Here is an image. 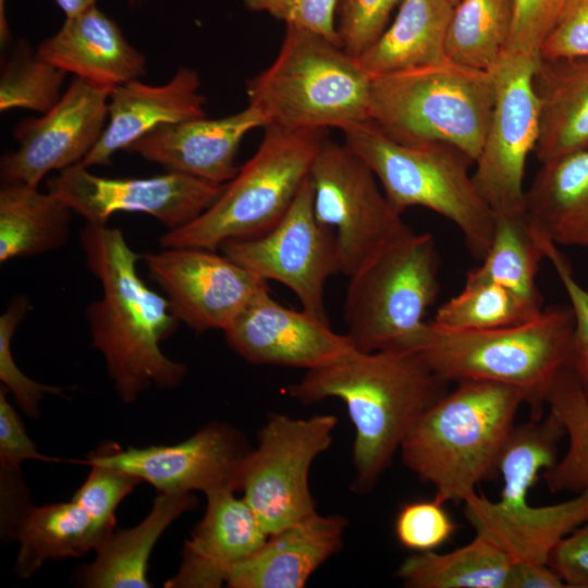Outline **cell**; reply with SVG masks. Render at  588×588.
<instances>
[{
  "mask_svg": "<svg viewBox=\"0 0 588 588\" xmlns=\"http://www.w3.org/2000/svg\"><path fill=\"white\" fill-rule=\"evenodd\" d=\"M254 156L220 196L189 223L160 237V246L217 250L226 241L260 235L284 216L327 136V130L266 126Z\"/></svg>",
  "mask_w": 588,
  "mask_h": 588,
  "instance_id": "ba28073f",
  "label": "cell"
},
{
  "mask_svg": "<svg viewBox=\"0 0 588 588\" xmlns=\"http://www.w3.org/2000/svg\"><path fill=\"white\" fill-rule=\"evenodd\" d=\"M451 2V4L454 7L458 3L460 0H449Z\"/></svg>",
  "mask_w": 588,
  "mask_h": 588,
  "instance_id": "816d5d0a",
  "label": "cell"
},
{
  "mask_svg": "<svg viewBox=\"0 0 588 588\" xmlns=\"http://www.w3.org/2000/svg\"><path fill=\"white\" fill-rule=\"evenodd\" d=\"M79 243L88 270L102 287L101 298L85 309L91 347L102 354L118 395L132 403L151 385H180L186 365L169 358L160 344L181 322L168 298L140 278L142 256L120 229L108 225L86 223Z\"/></svg>",
  "mask_w": 588,
  "mask_h": 588,
  "instance_id": "6da1fadb",
  "label": "cell"
},
{
  "mask_svg": "<svg viewBox=\"0 0 588 588\" xmlns=\"http://www.w3.org/2000/svg\"><path fill=\"white\" fill-rule=\"evenodd\" d=\"M347 520L317 512L269 535L264 546L235 564L225 584L231 588H302L343 546Z\"/></svg>",
  "mask_w": 588,
  "mask_h": 588,
  "instance_id": "603a6c76",
  "label": "cell"
},
{
  "mask_svg": "<svg viewBox=\"0 0 588 588\" xmlns=\"http://www.w3.org/2000/svg\"><path fill=\"white\" fill-rule=\"evenodd\" d=\"M61 8L65 17L76 16L95 7L96 0H54Z\"/></svg>",
  "mask_w": 588,
  "mask_h": 588,
  "instance_id": "681fc988",
  "label": "cell"
},
{
  "mask_svg": "<svg viewBox=\"0 0 588 588\" xmlns=\"http://www.w3.org/2000/svg\"><path fill=\"white\" fill-rule=\"evenodd\" d=\"M538 236L546 258L552 264L566 292L574 315V329L565 367L574 375L588 400V290L575 279L571 265L558 249V245L539 233Z\"/></svg>",
  "mask_w": 588,
  "mask_h": 588,
  "instance_id": "f35d334b",
  "label": "cell"
},
{
  "mask_svg": "<svg viewBox=\"0 0 588 588\" xmlns=\"http://www.w3.org/2000/svg\"><path fill=\"white\" fill-rule=\"evenodd\" d=\"M148 275L180 320L196 332L224 331L267 281L225 255L197 247L146 253Z\"/></svg>",
  "mask_w": 588,
  "mask_h": 588,
  "instance_id": "2e32d148",
  "label": "cell"
},
{
  "mask_svg": "<svg viewBox=\"0 0 588 588\" xmlns=\"http://www.w3.org/2000/svg\"><path fill=\"white\" fill-rule=\"evenodd\" d=\"M345 144L372 170L400 215L411 207L428 208L453 222L470 254L482 259L494 229V215L469 174L475 161L444 143L405 145L371 122L343 132Z\"/></svg>",
  "mask_w": 588,
  "mask_h": 588,
  "instance_id": "52a82bcc",
  "label": "cell"
},
{
  "mask_svg": "<svg viewBox=\"0 0 588 588\" xmlns=\"http://www.w3.org/2000/svg\"><path fill=\"white\" fill-rule=\"evenodd\" d=\"M73 210L38 187L2 184L0 188V262L62 247L70 235Z\"/></svg>",
  "mask_w": 588,
  "mask_h": 588,
  "instance_id": "f546056e",
  "label": "cell"
},
{
  "mask_svg": "<svg viewBox=\"0 0 588 588\" xmlns=\"http://www.w3.org/2000/svg\"><path fill=\"white\" fill-rule=\"evenodd\" d=\"M539 56L504 51L493 68L495 98L473 181L493 213L526 212L525 166L539 134L532 86Z\"/></svg>",
  "mask_w": 588,
  "mask_h": 588,
  "instance_id": "7c38bea8",
  "label": "cell"
},
{
  "mask_svg": "<svg viewBox=\"0 0 588 588\" xmlns=\"http://www.w3.org/2000/svg\"><path fill=\"white\" fill-rule=\"evenodd\" d=\"M525 403L513 385L458 381L411 429L400 448L402 461L434 487V500L463 503L499 474L500 454Z\"/></svg>",
  "mask_w": 588,
  "mask_h": 588,
  "instance_id": "3957f363",
  "label": "cell"
},
{
  "mask_svg": "<svg viewBox=\"0 0 588 588\" xmlns=\"http://www.w3.org/2000/svg\"><path fill=\"white\" fill-rule=\"evenodd\" d=\"M568 0H512L513 17L504 51L539 56Z\"/></svg>",
  "mask_w": 588,
  "mask_h": 588,
  "instance_id": "ee69618b",
  "label": "cell"
},
{
  "mask_svg": "<svg viewBox=\"0 0 588 588\" xmlns=\"http://www.w3.org/2000/svg\"><path fill=\"white\" fill-rule=\"evenodd\" d=\"M493 215L490 247L466 280L498 283L542 306L536 278L546 256L536 229L526 212Z\"/></svg>",
  "mask_w": 588,
  "mask_h": 588,
  "instance_id": "1f68e13d",
  "label": "cell"
},
{
  "mask_svg": "<svg viewBox=\"0 0 588 588\" xmlns=\"http://www.w3.org/2000/svg\"><path fill=\"white\" fill-rule=\"evenodd\" d=\"M418 352L353 350L309 369L286 393L302 404L342 400L355 427L352 489H373L418 419L448 392Z\"/></svg>",
  "mask_w": 588,
  "mask_h": 588,
  "instance_id": "7a4b0ae2",
  "label": "cell"
},
{
  "mask_svg": "<svg viewBox=\"0 0 588 588\" xmlns=\"http://www.w3.org/2000/svg\"><path fill=\"white\" fill-rule=\"evenodd\" d=\"M542 310L503 285L466 280L464 289L437 309L432 322L448 329H493L527 322Z\"/></svg>",
  "mask_w": 588,
  "mask_h": 588,
  "instance_id": "d590c367",
  "label": "cell"
},
{
  "mask_svg": "<svg viewBox=\"0 0 588 588\" xmlns=\"http://www.w3.org/2000/svg\"><path fill=\"white\" fill-rule=\"evenodd\" d=\"M507 588H566L548 564L514 562Z\"/></svg>",
  "mask_w": 588,
  "mask_h": 588,
  "instance_id": "c3c4849f",
  "label": "cell"
},
{
  "mask_svg": "<svg viewBox=\"0 0 588 588\" xmlns=\"http://www.w3.org/2000/svg\"><path fill=\"white\" fill-rule=\"evenodd\" d=\"M548 565L566 588H588V519L553 548Z\"/></svg>",
  "mask_w": 588,
  "mask_h": 588,
  "instance_id": "7dc6e473",
  "label": "cell"
},
{
  "mask_svg": "<svg viewBox=\"0 0 588 588\" xmlns=\"http://www.w3.org/2000/svg\"><path fill=\"white\" fill-rule=\"evenodd\" d=\"M309 177L316 218L334 234L339 273L350 278L409 229L380 191L372 170L345 143L326 137Z\"/></svg>",
  "mask_w": 588,
  "mask_h": 588,
  "instance_id": "30bf717a",
  "label": "cell"
},
{
  "mask_svg": "<svg viewBox=\"0 0 588 588\" xmlns=\"http://www.w3.org/2000/svg\"><path fill=\"white\" fill-rule=\"evenodd\" d=\"M456 528L443 503L434 499L404 504L394 524L399 542L416 552L434 551L451 539Z\"/></svg>",
  "mask_w": 588,
  "mask_h": 588,
  "instance_id": "ab89813d",
  "label": "cell"
},
{
  "mask_svg": "<svg viewBox=\"0 0 588 588\" xmlns=\"http://www.w3.org/2000/svg\"><path fill=\"white\" fill-rule=\"evenodd\" d=\"M222 254L260 278L287 286L303 309L328 322L323 292L328 278L339 273L333 231L314 211L309 175L284 216L267 232L221 244Z\"/></svg>",
  "mask_w": 588,
  "mask_h": 588,
  "instance_id": "4fadbf2b",
  "label": "cell"
},
{
  "mask_svg": "<svg viewBox=\"0 0 588 588\" xmlns=\"http://www.w3.org/2000/svg\"><path fill=\"white\" fill-rule=\"evenodd\" d=\"M243 2L253 12H266L284 22L285 26L311 32L341 46L335 24L340 0H243Z\"/></svg>",
  "mask_w": 588,
  "mask_h": 588,
  "instance_id": "7bdbcfd3",
  "label": "cell"
},
{
  "mask_svg": "<svg viewBox=\"0 0 588 588\" xmlns=\"http://www.w3.org/2000/svg\"><path fill=\"white\" fill-rule=\"evenodd\" d=\"M466 519L513 562L548 564L553 548L588 519V489L546 506L505 504L477 492L464 502Z\"/></svg>",
  "mask_w": 588,
  "mask_h": 588,
  "instance_id": "7402d4cb",
  "label": "cell"
},
{
  "mask_svg": "<svg viewBox=\"0 0 588 588\" xmlns=\"http://www.w3.org/2000/svg\"><path fill=\"white\" fill-rule=\"evenodd\" d=\"M449 0H403L392 24L359 56L373 78L446 60Z\"/></svg>",
  "mask_w": 588,
  "mask_h": 588,
  "instance_id": "f1b7e54d",
  "label": "cell"
},
{
  "mask_svg": "<svg viewBox=\"0 0 588 588\" xmlns=\"http://www.w3.org/2000/svg\"><path fill=\"white\" fill-rule=\"evenodd\" d=\"M234 490L207 493L204 517L185 541L180 567L166 588H218L230 569L259 550L269 535Z\"/></svg>",
  "mask_w": 588,
  "mask_h": 588,
  "instance_id": "ffe728a7",
  "label": "cell"
},
{
  "mask_svg": "<svg viewBox=\"0 0 588 588\" xmlns=\"http://www.w3.org/2000/svg\"><path fill=\"white\" fill-rule=\"evenodd\" d=\"M196 70L182 66L164 85L138 79L112 88L108 124L95 147L79 162L84 168L108 166L112 156L159 125L206 117V97L199 93Z\"/></svg>",
  "mask_w": 588,
  "mask_h": 588,
  "instance_id": "44dd1931",
  "label": "cell"
},
{
  "mask_svg": "<svg viewBox=\"0 0 588 588\" xmlns=\"http://www.w3.org/2000/svg\"><path fill=\"white\" fill-rule=\"evenodd\" d=\"M5 0H0V42L1 48H4L10 40V30L8 26V21L5 17Z\"/></svg>",
  "mask_w": 588,
  "mask_h": 588,
  "instance_id": "f907efd6",
  "label": "cell"
},
{
  "mask_svg": "<svg viewBox=\"0 0 588 588\" xmlns=\"http://www.w3.org/2000/svg\"><path fill=\"white\" fill-rule=\"evenodd\" d=\"M270 124L255 105L234 114L192 119L157 126L125 151L179 172L216 184H226L237 173L235 157L244 136Z\"/></svg>",
  "mask_w": 588,
  "mask_h": 588,
  "instance_id": "d6986e66",
  "label": "cell"
},
{
  "mask_svg": "<svg viewBox=\"0 0 588 588\" xmlns=\"http://www.w3.org/2000/svg\"><path fill=\"white\" fill-rule=\"evenodd\" d=\"M372 77L356 57L311 32L286 26L278 57L246 83L248 103L291 131L370 122ZM269 124V125H270Z\"/></svg>",
  "mask_w": 588,
  "mask_h": 588,
  "instance_id": "277c9868",
  "label": "cell"
},
{
  "mask_svg": "<svg viewBox=\"0 0 588 588\" xmlns=\"http://www.w3.org/2000/svg\"><path fill=\"white\" fill-rule=\"evenodd\" d=\"M224 185L171 171L150 177H103L79 163L47 181L48 192L66 203L86 223L107 225L115 212H140L156 218L169 231L203 213Z\"/></svg>",
  "mask_w": 588,
  "mask_h": 588,
  "instance_id": "5bb4252c",
  "label": "cell"
},
{
  "mask_svg": "<svg viewBox=\"0 0 588 588\" xmlns=\"http://www.w3.org/2000/svg\"><path fill=\"white\" fill-rule=\"evenodd\" d=\"M36 53L42 60L91 84L114 88L146 72L144 54L119 25L95 7L73 16Z\"/></svg>",
  "mask_w": 588,
  "mask_h": 588,
  "instance_id": "cb8c5ba5",
  "label": "cell"
},
{
  "mask_svg": "<svg viewBox=\"0 0 588 588\" xmlns=\"http://www.w3.org/2000/svg\"><path fill=\"white\" fill-rule=\"evenodd\" d=\"M513 560L493 541L476 534L451 552H417L399 566L408 588H507Z\"/></svg>",
  "mask_w": 588,
  "mask_h": 588,
  "instance_id": "4dcf8cb0",
  "label": "cell"
},
{
  "mask_svg": "<svg viewBox=\"0 0 588 588\" xmlns=\"http://www.w3.org/2000/svg\"><path fill=\"white\" fill-rule=\"evenodd\" d=\"M494 98L492 72L446 59L373 77L370 122L397 143H444L476 161Z\"/></svg>",
  "mask_w": 588,
  "mask_h": 588,
  "instance_id": "8992f818",
  "label": "cell"
},
{
  "mask_svg": "<svg viewBox=\"0 0 588 588\" xmlns=\"http://www.w3.org/2000/svg\"><path fill=\"white\" fill-rule=\"evenodd\" d=\"M512 17V0H460L446 32V59L491 72L506 48Z\"/></svg>",
  "mask_w": 588,
  "mask_h": 588,
  "instance_id": "d6a6232c",
  "label": "cell"
},
{
  "mask_svg": "<svg viewBox=\"0 0 588 588\" xmlns=\"http://www.w3.org/2000/svg\"><path fill=\"white\" fill-rule=\"evenodd\" d=\"M235 428L211 422L188 439L170 445L122 449L99 445L85 465L102 464L152 485L159 492L238 490L243 466L250 452Z\"/></svg>",
  "mask_w": 588,
  "mask_h": 588,
  "instance_id": "9a60e30c",
  "label": "cell"
},
{
  "mask_svg": "<svg viewBox=\"0 0 588 588\" xmlns=\"http://www.w3.org/2000/svg\"><path fill=\"white\" fill-rule=\"evenodd\" d=\"M532 86L539 100L535 155L544 163L588 147V58L539 56Z\"/></svg>",
  "mask_w": 588,
  "mask_h": 588,
  "instance_id": "d4e9b609",
  "label": "cell"
},
{
  "mask_svg": "<svg viewBox=\"0 0 588 588\" xmlns=\"http://www.w3.org/2000/svg\"><path fill=\"white\" fill-rule=\"evenodd\" d=\"M2 530L20 544L15 572L21 578L32 576L46 561L78 558L97 550L114 532L72 500L28 504Z\"/></svg>",
  "mask_w": 588,
  "mask_h": 588,
  "instance_id": "484cf974",
  "label": "cell"
},
{
  "mask_svg": "<svg viewBox=\"0 0 588 588\" xmlns=\"http://www.w3.org/2000/svg\"><path fill=\"white\" fill-rule=\"evenodd\" d=\"M573 329L572 308L563 305L527 322L493 329H448L427 321L417 352L449 383L488 380L518 388L530 419H540L548 390L566 364Z\"/></svg>",
  "mask_w": 588,
  "mask_h": 588,
  "instance_id": "5b68a950",
  "label": "cell"
},
{
  "mask_svg": "<svg viewBox=\"0 0 588 588\" xmlns=\"http://www.w3.org/2000/svg\"><path fill=\"white\" fill-rule=\"evenodd\" d=\"M66 72L42 60L24 42L2 66L0 111L27 109L46 113L61 99Z\"/></svg>",
  "mask_w": 588,
  "mask_h": 588,
  "instance_id": "8d00e7d4",
  "label": "cell"
},
{
  "mask_svg": "<svg viewBox=\"0 0 588 588\" xmlns=\"http://www.w3.org/2000/svg\"><path fill=\"white\" fill-rule=\"evenodd\" d=\"M403 0H340L338 34L342 48L359 57L387 28L392 11Z\"/></svg>",
  "mask_w": 588,
  "mask_h": 588,
  "instance_id": "b9f144b4",
  "label": "cell"
},
{
  "mask_svg": "<svg viewBox=\"0 0 588 588\" xmlns=\"http://www.w3.org/2000/svg\"><path fill=\"white\" fill-rule=\"evenodd\" d=\"M89 466L91 469L86 480L71 500L99 524L114 529L118 505L142 480L112 466L102 464Z\"/></svg>",
  "mask_w": 588,
  "mask_h": 588,
  "instance_id": "60d3db41",
  "label": "cell"
},
{
  "mask_svg": "<svg viewBox=\"0 0 588 588\" xmlns=\"http://www.w3.org/2000/svg\"><path fill=\"white\" fill-rule=\"evenodd\" d=\"M231 350L256 365L315 369L355 350L347 334L328 322L274 301L269 289L256 294L223 331Z\"/></svg>",
  "mask_w": 588,
  "mask_h": 588,
  "instance_id": "ac0fdd59",
  "label": "cell"
},
{
  "mask_svg": "<svg viewBox=\"0 0 588 588\" xmlns=\"http://www.w3.org/2000/svg\"><path fill=\"white\" fill-rule=\"evenodd\" d=\"M539 56L546 59L588 58V0H568Z\"/></svg>",
  "mask_w": 588,
  "mask_h": 588,
  "instance_id": "f6af8a7d",
  "label": "cell"
},
{
  "mask_svg": "<svg viewBox=\"0 0 588 588\" xmlns=\"http://www.w3.org/2000/svg\"><path fill=\"white\" fill-rule=\"evenodd\" d=\"M29 309L26 296L15 297L0 317V380L11 391L20 408L28 416L39 417V403L46 394L63 395L64 389L39 383L28 378L16 365L12 340L19 323Z\"/></svg>",
  "mask_w": 588,
  "mask_h": 588,
  "instance_id": "74e56055",
  "label": "cell"
},
{
  "mask_svg": "<svg viewBox=\"0 0 588 588\" xmlns=\"http://www.w3.org/2000/svg\"><path fill=\"white\" fill-rule=\"evenodd\" d=\"M111 90L75 76L51 110L21 121L17 149L1 157L2 184L38 187L48 172L82 162L106 127Z\"/></svg>",
  "mask_w": 588,
  "mask_h": 588,
  "instance_id": "e0dca14e",
  "label": "cell"
},
{
  "mask_svg": "<svg viewBox=\"0 0 588 588\" xmlns=\"http://www.w3.org/2000/svg\"><path fill=\"white\" fill-rule=\"evenodd\" d=\"M333 415L292 418L272 414L247 455L241 476L243 499L268 535L316 513L308 483L317 456L331 444Z\"/></svg>",
  "mask_w": 588,
  "mask_h": 588,
  "instance_id": "8fae6325",
  "label": "cell"
},
{
  "mask_svg": "<svg viewBox=\"0 0 588 588\" xmlns=\"http://www.w3.org/2000/svg\"><path fill=\"white\" fill-rule=\"evenodd\" d=\"M563 436L562 425L550 412L546 418L515 426L498 463V473L503 480L500 502H527L528 492L538 481L539 474L556 463L558 445Z\"/></svg>",
  "mask_w": 588,
  "mask_h": 588,
  "instance_id": "e575fe53",
  "label": "cell"
},
{
  "mask_svg": "<svg viewBox=\"0 0 588 588\" xmlns=\"http://www.w3.org/2000/svg\"><path fill=\"white\" fill-rule=\"evenodd\" d=\"M525 207L532 226L558 246L588 248V147L541 163Z\"/></svg>",
  "mask_w": 588,
  "mask_h": 588,
  "instance_id": "4316f807",
  "label": "cell"
},
{
  "mask_svg": "<svg viewBox=\"0 0 588 588\" xmlns=\"http://www.w3.org/2000/svg\"><path fill=\"white\" fill-rule=\"evenodd\" d=\"M192 492H159L149 514L133 528L113 532L96 550V559L78 574L89 588H148V560L163 531L195 506Z\"/></svg>",
  "mask_w": 588,
  "mask_h": 588,
  "instance_id": "83f0119b",
  "label": "cell"
},
{
  "mask_svg": "<svg viewBox=\"0 0 588 588\" xmlns=\"http://www.w3.org/2000/svg\"><path fill=\"white\" fill-rule=\"evenodd\" d=\"M8 389H0V464L3 470H20L24 461L58 462L40 453L26 433L24 424L7 397Z\"/></svg>",
  "mask_w": 588,
  "mask_h": 588,
  "instance_id": "bcb514c9",
  "label": "cell"
},
{
  "mask_svg": "<svg viewBox=\"0 0 588 588\" xmlns=\"http://www.w3.org/2000/svg\"><path fill=\"white\" fill-rule=\"evenodd\" d=\"M546 405L562 425L568 445L542 478L553 493H579L588 489V400L565 366L553 379Z\"/></svg>",
  "mask_w": 588,
  "mask_h": 588,
  "instance_id": "836d02e7",
  "label": "cell"
},
{
  "mask_svg": "<svg viewBox=\"0 0 588 588\" xmlns=\"http://www.w3.org/2000/svg\"><path fill=\"white\" fill-rule=\"evenodd\" d=\"M439 269L433 235L409 228L351 275L343 319L356 350L417 352Z\"/></svg>",
  "mask_w": 588,
  "mask_h": 588,
  "instance_id": "9c48e42d",
  "label": "cell"
}]
</instances>
